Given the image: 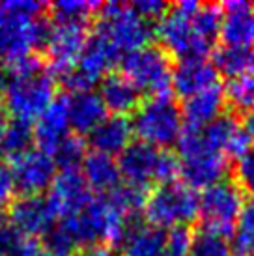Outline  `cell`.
<instances>
[{
    "mask_svg": "<svg viewBox=\"0 0 254 256\" xmlns=\"http://www.w3.org/2000/svg\"><path fill=\"white\" fill-rule=\"evenodd\" d=\"M56 215L50 208L49 200L42 194H22L10 206V222L19 234L47 236L54 228Z\"/></svg>",
    "mask_w": 254,
    "mask_h": 256,
    "instance_id": "obj_16",
    "label": "cell"
},
{
    "mask_svg": "<svg viewBox=\"0 0 254 256\" xmlns=\"http://www.w3.org/2000/svg\"><path fill=\"white\" fill-rule=\"evenodd\" d=\"M131 6L134 8V12L144 17L146 21H152V19H161L162 15L166 14L168 6L161 2V0H136Z\"/></svg>",
    "mask_w": 254,
    "mask_h": 256,
    "instance_id": "obj_37",
    "label": "cell"
},
{
    "mask_svg": "<svg viewBox=\"0 0 254 256\" xmlns=\"http://www.w3.org/2000/svg\"><path fill=\"white\" fill-rule=\"evenodd\" d=\"M232 249L238 256H254V200L243 204L234 224Z\"/></svg>",
    "mask_w": 254,
    "mask_h": 256,
    "instance_id": "obj_29",
    "label": "cell"
},
{
    "mask_svg": "<svg viewBox=\"0 0 254 256\" xmlns=\"http://www.w3.org/2000/svg\"><path fill=\"white\" fill-rule=\"evenodd\" d=\"M96 36L124 58L129 52L146 47L152 38L150 21L134 12L131 4L110 2L101 6L98 22V34Z\"/></svg>",
    "mask_w": 254,
    "mask_h": 256,
    "instance_id": "obj_7",
    "label": "cell"
},
{
    "mask_svg": "<svg viewBox=\"0 0 254 256\" xmlns=\"http://www.w3.org/2000/svg\"><path fill=\"white\" fill-rule=\"evenodd\" d=\"M245 128H247L248 135L252 136V140H254V112L248 114V120H247V124H245Z\"/></svg>",
    "mask_w": 254,
    "mask_h": 256,
    "instance_id": "obj_43",
    "label": "cell"
},
{
    "mask_svg": "<svg viewBox=\"0 0 254 256\" xmlns=\"http://www.w3.org/2000/svg\"><path fill=\"white\" fill-rule=\"evenodd\" d=\"M122 178L127 185L146 191L154 184L164 185L180 174V163L166 148H156L144 142L129 144L118 159Z\"/></svg>",
    "mask_w": 254,
    "mask_h": 256,
    "instance_id": "obj_6",
    "label": "cell"
},
{
    "mask_svg": "<svg viewBox=\"0 0 254 256\" xmlns=\"http://www.w3.org/2000/svg\"><path fill=\"white\" fill-rule=\"evenodd\" d=\"M12 172L15 189H19L22 194H40L52 184L56 176V163L42 150H28L14 159Z\"/></svg>",
    "mask_w": 254,
    "mask_h": 256,
    "instance_id": "obj_15",
    "label": "cell"
},
{
    "mask_svg": "<svg viewBox=\"0 0 254 256\" xmlns=\"http://www.w3.org/2000/svg\"><path fill=\"white\" fill-rule=\"evenodd\" d=\"M144 215L157 228H184L196 219L198 194L184 182L159 185L144 204Z\"/></svg>",
    "mask_w": 254,
    "mask_h": 256,
    "instance_id": "obj_9",
    "label": "cell"
},
{
    "mask_svg": "<svg viewBox=\"0 0 254 256\" xmlns=\"http://www.w3.org/2000/svg\"><path fill=\"white\" fill-rule=\"evenodd\" d=\"M99 98L106 110H112L116 116L136 110L140 92L134 88L124 75L110 73L99 82Z\"/></svg>",
    "mask_w": 254,
    "mask_h": 256,
    "instance_id": "obj_24",
    "label": "cell"
},
{
    "mask_svg": "<svg viewBox=\"0 0 254 256\" xmlns=\"http://www.w3.org/2000/svg\"><path fill=\"white\" fill-rule=\"evenodd\" d=\"M202 131H204L208 142L215 150H219L220 154H224L226 157L234 156L240 159L243 154H247L248 150L252 148L250 146L252 136L248 135L247 128L240 124L234 116L220 114L217 120H213L212 124L202 128Z\"/></svg>",
    "mask_w": 254,
    "mask_h": 256,
    "instance_id": "obj_18",
    "label": "cell"
},
{
    "mask_svg": "<svg viewBox=\"0 0 254 256\" xmlns=\"http://www.w3.org/2000/svg\"><path fill=\"white\" fill-rule=\"evenodd\" d=\"M224 101L236 112H254V75L230 78L224 88Z\"/></svg>",
    "mask_w": 254,
    "mask_h": 256,
    "instance_id": "obj_31",
    "label": "cell"
},
{
    "mask_svg": "<svg viewBox=\"0 0 254 256\" xmlns=\"http://www.w3.org/2000/svg\"><path fill=\"white\" fill-rule=\"evenodd\" d=\"M32 140H34V131L30 128V124L12 120L6 129V135L0 140V154L17 159L19 156L28 152Z\"/></svg>",
    "mask_w": 254,
    "mask_h": 256,
    "instance_id": "obj_30",
    "label": "cell"
},
{
    "mask_svg": "<svg viewBox=\"0 0 254 256\" xmlns=\"http://www.w3.org/2000/svg\"><path fill=\"white\" fill-rule=\"evenodd\" d=\"M68 103V116H70V128L77 133H92L101 122L106 118V108L98 92L94 90H77L70 98Z\"/></svg>",
    "mask_w": 254,
    "mask_h": 256,
    "instance_id": "obj_21",
    "label": "cell"
},
{
    "mask_svg": "<svg viewBox=\"0 0 254 256\" xmlns=\"http://www.w3.org/2000/svg\"><path fill=\"white\" fill-rule=\"evenodd\" d=\"M10 256H47L45 249H43L36 240H21L15 245V249L12 250Z\"/></svg>",
    "mask_w": 254,
    "mask_h": 256,
    "instance_id": "obj_40",
    "label": "cell"
},
{
    "mask_svg": "<svg viewBox=\"0 0 254 256\" xmlns=\"http://www.w3.org/2000/svg\"><path fill=\"white\" fill-rule=\"evenodd\" d=\"M224 103V90L217 84L185 100L182 114L189 122V128H206L208 124L219 118Z\"/></svg>",
    "mask_w": 254,
    "mask_h": 256,
    "instance_id": "obj_25",
    "label": "cell"
},
{
    "mask_svg": "<svg viewBox=\"0 0 254 256\" xmlns=\"http://www.w3.org/2000/svg\"><path fill=\"white\" fill-rule=\"evenodd\" d=\"M236 182L241 192L250 194L254 200V148H250L247 154L238 159L236 164Z\"/></svg>",
    "mask_w": 254,
    "mask_h": 256,
    "instance_id": "obj_35",
    "label": "cell"
},
{
    "mask_svg": "<svg viewBox=\"0 0 254 256\" xmlns=\"http://www.w3.org/2000/svg\"><path fill=\"white\" fill-rule=\"evenodd\" d=\"M122 75L140 94L152 98L166 96L172 86V64L168 54L156 45L129 52L122 58Z\"/></svg>",
    "mask_w": 254,
    "mask_h": 256,
    "instance_id": "obj_10",
    "label": "cell"
},
{
    "mask_svg": "<svg viewBox=\"0 0 254 256\" xmlns=\"http://www.w3.org/2000/svg\"><path fill=\"white\" fill-rule=\"evenodd\" d=\"M232 242L228 240V232L212 226L198 228L190 234L189 256H232Z\"/></svg>",
    "mask_w": 254,
    "mask_h": 256,
    "instance_id": "obj_28",
    "label": "cell"
},
{
    "mask_svg": "<svg viewBox=\"0 0 254 256\" xmlns=\"http://www.w3.org/2000/svg\"><path fill=\"white\" fill-rule=\"evenodd\" d=\"M15 192V182L12 164L6 163V159L0 156V204L10 202Z\"/></svg>",
    "mask_w": 254,
    "mask_h": 256,
    "instance_id": "obj_39",
    "label": "cell"
},
{
    "mask_svg": "<svg viewBox=\"0 0 254 256\" xmlns=\"http://www.w3.org/2000/svg\"><path fill=\"white\" fill-rule=\"evenodd\" d=\"M127 217L112 196L92 198L78 214L64 219L62 226L78 247H106L122 240L127 228Z\"/></svg>",
    "mask_w": 254,
    "mask_h": 256,
    "instance_id": "obj_4",
    "label": "cell"
},
{
    "mask_svg": "<svg viewBox=\"0 0 254 256\" xmlns=\"http://www.w3.org/2000/svg\"><path fill=\"white\" fill-rule=\"evenodd\" d=\"M133 128L131 122L124 116H110L99 124L90 133V144L94 152L103 156H120L122 152L131 144Z\"/></svg>",
    "mask_w": 254,
    "mask_h": 256,
    "instance_id": "obj_22",
    "label": "cell"
},
{
    "mask_svg": "<svg viewBox=\"0 0 254 256\" xmlns=\"http://www.w3.org/2000/svg\"><path fill=\"white\" fill-rule=\"evenodd\" d=\"M21 242L19 232L14 228L10 219H0V256H10L15 245Z\"/></svg>",
    "mask_w": 254,
    "mask_h": 256,
    "instance_id": "obj_38",
    "label": "cell"
},
{
    "mask_svg": "<svg viewBox=\"0 0 254 256\" xmlns=\"http://www.w3.org/2000/svg\"><path fill=\"white\" fill-rule=\"evenodd\" d=\"M116 62H118V54L103 40L94 36L92 40H88L82 56L78 58L75 70L66 77V80L73 92L92 90L96 82H101L108 75V70Z\"/></svg>",
    "mask_w": 254,
    "mask_h": 256,
    "instance_id": "obj_13",
    "label": "cell"
},
{
    "mask_svg": "<svg viewBox=\"0 0 254 256\" xmlns=\"http://www.w3.org/2000/svg\"><path fill=\"white\" fill-rule=\"evenodd\" d=\"M84 256H114L108 247H92V249H88Z\"/></svg>",
    "mask_w": 254,
    "mask_h": 256,
    "instance_id": "obj_42",
    "label": "cell"
},
{
    "mask_svg": "<svg viewBox=\"0 0 254 256\" xmlns=\"http://www.w3.org/2000/svg\"><path fill=\"white\" fill-rule=\"evenodd\" d=\"M190 234L185 228H172L166 234V243L161 256H189Z\"/></svg>",
    "mask_w": 254,
    "mask_h": 256,
    "instance_id": "obj_36",
    "label": "cell"
},
{
    "mask_svg": "<svg viewBox=\"0 0 254 256\" xmlns=\"http://www.w3.org/2000/svg\"><path fill=\"white\" fill-rule=\"evenodd\" d=\"M219 36L224 45L254 47V4L228 2L220 21Z\"/></svg>",
    "mask_w": 254,
    "mask_h": 256,
    "instance_id": "obj_19",
    "label": "cell"
},
{
    "mask_svg": "<svg viewBox=\"0 0 254 256\" xmlns=\"http://www.w3.org/2000/svg\"><path fill=\"white\" fill-rule=\"evenodd\" d=\"M4 110L14 120H38L54 98V77L34 56L8 66V75L2 80Z\"/></svg>",
    "mask_w": 254,
    "mask_h": 256,
    "instance_id": "obj_2",
    "label": "cell"
},
{
    "mask_svg": "<svg viewBox=\"0 0 254 256\" xmlns=\"http://www.w3.org/2000/svg\"><path fill=\"white\" fill-rule=\"evenodd\" d=\"M219 73L213 62L206 58H182L176 68H172V86L178 96L189 100L196 94L217 86Z\"/></svg>",
    "mask_w": 254,
    "mask_h": 256,
    "instance_id": "obj_17",
    "label": "cell"
},
{
    "mask_svg": "<svg viewBox=\"0 0 254 256\" xmlns=\"http://www.w3.org/2000/svg\"><path fill=\"white\" fill-rule=\"evenodd\" d=\"M131 128L140 142L156 148H166L178 142L184 133V114L172 98L157 96L136 107Z\"/></svg>",
    "mask_w": 254,
    "mask_h": 256,
    "instance_id": "obj_8",
    "label": "cell"
},
{
    "mask_svg": "<svg viewBox=\"0 0 254 256\" xmlns=\"http://www.w3.org/2000/svg\"><path fill=\"white\" fill-rule=\"evenodd\" d=\"M213 66L217 73L228 78L254 75V47H232L224 45L217 50Z\"/></svg>",
    "mask_w": 254,
    "mask_h": 256,
    "instance_id": "obj_27",
    "label": "cell"
},
{
    "mask_svg": "<svg viewBox=\"0 0 254 256\" xmlns=\"http://www.w3.org/2000/svg\"><path fill=\"white\" fill-rule=\"evenodd\" d=\"M166 243V234L162 228L150 222H136L126 228L120 240L124 256H161Z\"/></svg>",
    "mask_w": 254,
    "mask_h": 256,
    "instance_id": "obj_23",
    "label": "cell"
},
{
    "mask_svg": "<svg viewBox=\"0 0 254 256\" xmlns=\"http://www.w3.org/2000/svg\"><path fill=\"white\" fill-rule=\"evenodd\" d=\"M99 8L98 2L86 0H62L52 4V15L60 22H82L86 24L88 17Z\"/></svg>",
    "mask_w": 254,
    "mask_h": 256,
    "instance_id": "obj_32",
    "label": "cell"
},
{
    "mask_svg": "<svg viewBox=\"0 0 254 256\" xmlns=\"http://www.w3.org/2000/svg\"><path fill=\"white\" fill-rule=\"evenodd\" d=\"M180 176L190 189H208L224 180L226 156L208 142L202 128H187L178 138Z\"/></svg>",
    "mask_w": 254,
    "mask_h": 256,
    "instance_id": "obj_5",
    "label": "cell"
},
{
    "mask_svg": "<svg viewBox=\"0 0 254 256\" xmlns=\"http://www.w3.org/2000/svg\"><path fill=\"white\" fill-rule=\"evenodd\" d=\"M70 135V116L66 98H56L49 108L36 120L34 138L40 144V150L52 156L66 136Z\"/></svg>",
    "mask_w": 254,
    "mask_h": 256,
    "instance_id": "obj_20",
    "label": "cell"
},
{
    "mask_svg": "<svg viewBox=\"0 0 254 256\" xmlns=\"http://www.w3.org/2000/svg\"><path fill=\"white\" fill-rule=\"evenodd\" d=\"M222 12L215 4L184 0L168 6L159 19L157 36L161 43L182 58H204L220 32Z\"/></svg>",
    "mask_w": 254,
    "mask_h": 256,
    "instance_id": "obj_1",
    "label": "cell"
},
{
    "mask_svg": "<svg viewBox=\"0 0 254 256\" xmlns=\"http://www.w3.org/2000/svg\"><path fill=\"white\" fill-rule=\"evenodd\" d=\"M47 200L56 217L68 219L78 214L92 200V194L82 172L77 168H66L54 176Z\"/></svg>",
    "mask_w": 254,
    "mask_h": 256,
    "instance_id": "obj_14",
    "label": "cell"
},
{
    "mask_svg": "<svg viewBox=\"0 0 254 256\" xmlns=\"http://www.w3.org/2000/svg\"><path fill=\"white\" fill-rule=\"evenodd\" d=\"M10 114L4 110V107H0V140L4 138V135H6V129L8 126H10Z\"/></svg>",
    "mask_w": 254,
    "mask_h": 256,
    "instance_id": "obj_41",
    "label": "cell"
},
{
    "mask_svg": "<svg viewBox=\"0 0 254 256\" xmlns=\"http://www.w3.org/2000/svg\"><path fill=\"white\" fill-rule=\"evenodd\" d=\"M243 210V192L232 182H219L204 189L198 196V215H202L204 226L230 232Z\"/></svg>",
    "mask_w": 254,
    "mask_h": 256,
    "instance_id": "obj_12",
    "label": "cell"
},
{
    "mask_svg": "<svg viewBox=\"0 0 254 256\" xmlns=\"http://www.w3.org/2000/svg\"><path fill=\"white\" fill-rule=\"evenodd\" d=\"M0 94H2V78H0Z\"/></svg>",
    "mask_w": 254,
    "mask_h": 256,
    "instance_id": "obj_44",
    "label": "cell"
},
{
    "mask_svg": "<svg viewBox=\"0 0 254 256\" xmlns=\"http://www.w3.org/2000/svg\"><path fill=\"white\" fill-rule=\"evenodd\" d=\"M42 2L8 0L0 4V62L12 66L30 58L38 47L45 45L47 22Z\"/></svg>",
    "mask_w": 254,
    "mask_h": 256,
    "instance_id": "obj_3",
    "label": "cell"
},
{
    "mask_svg": "<svg viewBox=\"0 0 254 256\" xmlns=\"http://www.w3.org/2000/svg\"><path fill=\"white\" fill-rule=\"evenodd\" d=\"M50 157H52L54 163L60 166V170H66V168H77L86 157L84 142L80 140V136L68 135L62 142L58 144V148L52 152V156Z\"/></svg>",
    "mask_w": 254,
    "mask_h": 256,
    "instance_id": "obj_33",
    "label": "cell"
},
{
    "mask_svg": "<svg viewBox=\"0 0 254 256\" xmlns=\"http://www.w3.org/2000/svg\"><path fill=\"white\" fill-rule=\"evenodd\" d=\"M43 249L47 256H77L78 245L70 236V232L60 224L45 236Z\"/></svg>",
    "mask_w": 254,
    "mask_h": 256,
    "instance_id": "obj_34",
    "label": "cell"
},
{
    "mask_svg": "<svg viewBox=\"0 0 254 256\" xmlns=\"http://www.w3.org/2000/svg\"><path fill=\"white\" fill-rule=\"evenodd\" d=\"M88 43V30L82 22H60L56 21L47 32L45 50L50 70L64 78L68 77L78 58L82 56Z\"/></svg>",
    "mask_w": 254,
    "mask_h": 256,
    "instance_id": "obj_11",
    "label": "cell"
},
{
    "mask_svg": "<svg viewBox=\"0 0 254 256\" xmlns=\"http://www.w3.org/2000/svg\"><path fill=\"white\" fill-rule=\"evenodd\" d=\"M82 176L90 189L101 192H112L120 187V168L118 161L114 157L103 156L98 152H92L90 156L84 157L82 161Z\"/></svg>",
    "mask_w": 254,
    "mask_h": 256,
    "instance_id": "obj_26",
    "label": "cell"
}]
</instances>
